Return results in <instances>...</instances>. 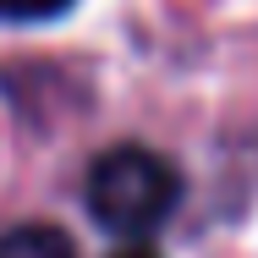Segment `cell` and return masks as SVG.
I'll return each instance as SVG.
<instances>
[{
    "label": "cell",
    "mask_w": 258,
    "mask_h": 258,
    "mask_svg": "<svg viewBox=\"0 0 258 258\" xmlns=\"http://www.w3.org/2000/svg\"><path fill=\"white\" fill-rule=\"evenodd\" d=\"M181 204V176L154 149L121 143L94 159L88 170V214L115 236H149Z\"/></svg>",
    "instance_id": "1"
},
{
    "label": "cell",
    "mask_w": 258,
    "mask_h": 258,
    "mask_svg": "<svg viewBox=\"0 0 258 258\" xmlns=\"http://www.w3.org/2000/svg\"><path fill=\"white\" fill-rule=\"evenodd\" d=\"M0 258H77V247L55 225H17L0 236Z\"/></svg>",
    "instance_id": "2"
},
{
    "label": "cell",
    "mask_w": 258,
    "mask_h": 258,
    "mask_svg": "<svg viewBox=\"0 0 258 258\" xmlns=\"http://www.w3.org/2000/svg\"><path fill=\"white\" fill-rule=\"evenodd\" d=\"M77 0H0V22H50L66 17Z\"/></svg>",
    "instance_id": "3"
},
{
    "label": "cell",
    "mask_w": 258,
    "mask_h": 258,
    "mask_svg": "<svg viewBox=\"0 0 258 258\" xmlns=\"http://www.w3.org/2000/svg\"><path fill=\"white\" fill-rule=\"evenodd\" d=\"M115 258H159V253H154V247H121Z\"/></svg>",
    "instance_id": "4"
}]
</instances>
